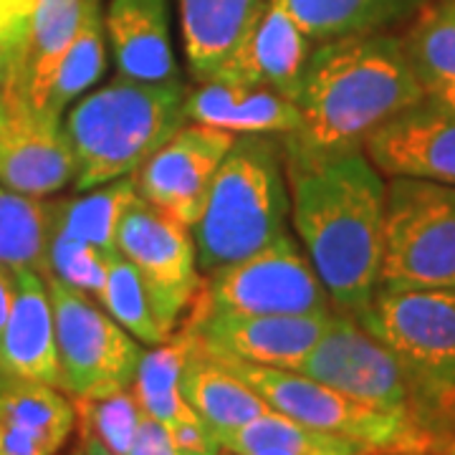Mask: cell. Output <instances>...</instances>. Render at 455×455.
<instances>
[{"instance_id": "1", "label": "cell", "mask_w": 455, "mask_h": 455, "mask_svg": "<svg viewBox=\"0 0 455 455\" xmlns=\"http://www.w3.org/2000/svg\"><path fill=\"white\" fill-rule=\"evenodd\" d=\"M283 163L299 243L337 311L362 316L379 289L387 182L364 149Z\"/></svg>"}, {"instance_id": "2", "label": "cell", "mask_w": 455, "mask_h": 455, "mask_svg": "<svg viewBox=\"0 0 455 455\" xmlns=\"http://www.w3.org/2000/svg\"><path fill=\"white\" fill-rule=\"evenodd\" d=\"M425 97L392 31L344 36L314 44L293 92L299 127L278 137L286 160L362 149L395 114Z\"/></svg>"}, {"instance_id": "3", "label": "cell", "mask_w": 455, "mask_h": 455, "mask_svg": "<svg viewBox=\"0 0 455 455\" xmlns=\"http://www.w3.org/2000/svg\"><path fill=\"white\" fill-rule=\"evenodd\" d=\"M190 86L116 76L68 112L64 130L76 160V190L134 175L188 122Z\"/></svg>"}, {"instance_id": "4", "label": "cell", "mask_w": 455, "mask_h": 455, "mask_svg": "<svg viewBox=\"0 0 455 455\" xmlns=\"http://www.w3.org/2000/svg\"><path fill=\"white\" fill-rule=\"evenodd\" d=\"M291 196L278 137L241 134L212 180L208 205L193 228L197 268L211 276L289 230Z\"/></svg>"}, {"instance_id": "5", "label": "cell", "mask_w": 455, "mask_h": 455, "mask_svg": "<svg viewBox=\"0 0 455 455\" xmlns=\"http://www.w3.org/2000/svg\"><path fill=\"white\" fill-rule=\"evenodd\" d=\"M357 319L390 349L418 425L455 445V291L379 286Z\"/></svg>"}, {"instance_id": "6", "label": "cell", "mask_w": 455, "mask_h": 455, "mask_svg": "<svg viewBox=\"0 0 455 455\" xmlns=\"http://www.w3.org/2000/svg\"><path fill=\"white\" fill-rule=\"evenodd\" d=\"M218 359L276 412L296 423L309 425L314 430L352 440L372 455H435L455 448L440 443L410 418L364 405L307 374L278 367H260L241 359Z\"/></svg>"}, {"instance_id": "7", "label": "cell", "mask_w": 455, "mask_h": 455, "mask_svg": "<svg viewBox=\"0 0 455 455\" xmlns=\"http://www.w3.org/2000/svg\"><path fill=\"white\" fill-rule=\"evenodd\" d=\"M379 286L455 291V185L390 178Z\"/></svg>"}, {"instance_id": "8", "label": "cell", "mask_w": 455, "mask_h": 455, "mask_svg": "<svg viewBox=\"0 0 455 455\" xmlns=\"http://www.w3.org/2000/svg\"><path fill=\"white\" fill-rule=\"evenodd\" d=\"M188 311L316 314L331 311V299L307 251L286 230L256 253L203 276Z\"/></svg>"}, {"instance_id": "9", "label": "cell", "mask_w": 455, "mask_h": 455, "mask_svg": "<svg viewBox=\"0 0 455 455\" xmlns=\"http://www.w3.org/2000/svg\"><path fill=\"white\" fill-rule=\"evenodd\" d=\"M56 322L61 387L71 397H104L130 390L145 349L92 296L46 278Z\"/></svg>"}, {"instance_id": "10", "label": "cell", "mask_w": 455, "mask_h": 455, "mask_svg": "<svg viewBox=\"0 0 455 455\" xmlns=\"http://www.w3.org/2000/svg\"><path fill=\"white\" fill-rule=\"evenodd\" d=\"M116 251L140 274L157 322L172 337L203 283L193 230L137 197L119 223Z\"/></svg>"}, {"instance_id": "11", "label": "cell", "mask_w": 455, "mask_h": 455, "mask_svg": "<svg viewBox=\"0 0 455 455\" xmlns=\"http://www.w3.org/2000/svg\"><path fill=\"white\" fill-rule=\"evenodd\" d=\"M293 372L307 374L364 405L415 420L405 377L390 349L347 311H331L322 339Z\"/></svg>"}, {"instance_id": "12", "label": "cell", "mask_w": 455, "mask_h": 455, "mask_svg": "<svg viewBox=\"0 0 455 455\" xmlns=\"http://www.w3.org/2000/svg\"><path fill=\"white\" fill-rule=\"evenodd\" d=\"M182 331L200 349L215 357H230L299 370V364L322 339L331 311L316 314H235V311H188Z\"/></svg>"}, {"instance_id": "13", "label": "cell", "mask_w": 455, "mask_h": 455, "mask_svg": "<svg viewBox=\"0 0 455 455\" xmlns=\"http://www.w3.org/2000/svg\"><path fill=\"white\" fill-rule=\"evenodd\" d=\"M76 180L64 122L33 109L11 82L0 94V188L49 197Z\"/></svg>"}, {"instance_id": "14", "label": "cell", "mask_w": 455, "mask_h": 455, "mask_svg": "<svg viewBox=\"0 0 455 455\" xmlns=\"http://www.w3.org/2000/svg\"><path fill=\"white\" fill-rule=\"evenodd\" d=\"M235 134L185 122L137 172V193L190 230L208 205L212 180Z\"/></svg>"}, {"instance_id": "15", "label": "cell", "mask_w": 455, "mask_h": 455, "mask_svg": "<svg viewBox=\"0 0 455 455\" xmlns=\"http://www.w3.org/2000/svg\"><path fill=\"white\" fill-rule=\"evenodd\" d=\"M362 149L382 178L455 185V109L425 94L379 124Z\"/></svg>"}, {"instance_id": "16", "label": "cell", "mask_w": 455, "mask_h": 455, "mask_svg": "<svg viewBox=\"0 0 455 455\" xmlns=\"http://www.w3.org/2000/svg\"><path fill=\"white\" fill-rule=\"evenodd\" d=\"M311 49L314 41L301 31L283 0H263L251 26L208 82L266 86L293 99Z\"/></svg>"}, {"instance_id": "17", "label": "cell", "mask_w": 455, "mask_h": 455, "mask_svg": "<svg viewBox=\"0 0 455 455\" xmlns=\"http://www.w3.org/2000/svg\"><path fill=\"white\" fill-rule=\"evenodd\" d=\"M16 299L0 334V372L64 390L49 283L28 268L16 271Z\"/></svg>"}, {"instance_id": "18", "label": "cell", "mask_w": 455, "mask_h": 455, "mask_svg": "<svg viewBox=\"0 0 455 455\" xmlns=\"http://www.w3.org/2000/svg\"><path fill=\"white\" fill-rule=\"evenodd\" d=\"M74 427L64 390L0 372V455H59Z\"/></svg>"}, {"instance_id": "19", "label": "cell", "mask_w": 455, "mask_h": 455, "mask_svg": "<svg viewBox=\"0 0 455 455\" xmlns=\"http://www.w3.org/2000/svg\"><path fill=\"white\" fill-rule=\"evenodd\" d=\"M104 31L116 76L137 82L180 79L170 36V0H109Z\"/></svg>"}, {"instance_id": "20", "label": "cell", "mask_w": 455, "mask_h": 455, "mask_svg": "<svg viewBox=\"0 0 455 455\" xmlns=\"http://www.w3.org/2000/svg\"><path fill=\"white\" fill-rule=\"evenodd\" d=\"M188 122L241 134L286 137L299 127V109L291 97L266 86L230 82H200L185 99Z\"/></svg>"}, {"instance_id": "21", "label": "cell", "mask_w": 455, "mask_h": 455, "mask_svg": "<svg viewBox=\"0 0 455 455\" xmlns=\"http://www.w3.org/2000/svg\"><path fill=\"white\" fill-rule=\"evenodd\" d=\"M89 0H36L18 44L11 79L18 94L44 112L56 66L79 33Z\"/></svg>"}, {"instance_id": "22", "label": "cell", "mask_w": 455, "mask_h": 455, "mask_svg": "<svg viewBox=\"0 0 455 455\" xmlns=\"http://www.w3.org/2000/svg\"><path fill=\"white\" fill-rule=\"evenodd\" d=\"M180 392L215 438L274 410L220 359L200 349L193 337L180 374Z\"/></svg>"}, {"instance_id": "23", "label": "cell", "mask_w": 455, "mask_h": 455, "mask_svg": "<svg viewBox=\"0 0 455 455\" xmlns=\"http://www.w3.org/2000/svg\"><path fill=\"white\" fill-rule=\"evenodd\" d=\"M263 0H180V26L196 82H208L243 36Z\"/></svg>"}, {"instance_id": "24", "label": "cell", "mask_w": 455, "mask_h": 455, "mask_svg": "<svg viewBox=\"0 0 455 455\" xmlns=\"http://www.w3.org/2000/svg\"><path fill=\"white\" fill-rule=\"evenodd\" d=\"M427 0H283L314 44L390 31L407 23Z\"/></svg>"}, {"instance_id": "25", "label": "cell", "mask_w": 455, "mask_h": 455, "mask_svg": "<svg viewBox=\"0 0 455 455\" xmlns=\"http://www.w3.org/2000/svg\"><path fill=\"white\" fill-rule=\"evenodd\" d=\"M215 440L228 455H372L352 440L314 430L276 410Z\"/></svg>"}, {"instance_id": "26", "label": "cell", "mask_w": 455, "mask_h": 455, "mask_svg": "<svg viewBox=\"0 0 455 455\" xmlns=\"http://www.w3.org/2000/svg\"><path fill=\"white\" fill-rule=\"evenodd\" d=\"M59 200L31 197L0 188V268L49 276V245Z\"/></svg>"}, {"instance_id": "27", "label": "cell", "mask_w": 455, "mask_h": 455, "mask_svg": "<svg viewBox=\"0 0 455 455\" xmlns=\"http://www.w3.org/2000/svg\"><path fill=\"white\" fill-rule=\"evenodd\" d=\"M403 49L425 94L455 86V0H427L407 20Z\"/></svg>"}, {"instance_id": "28", "label": "cell", "mask_w": 455, "mask_h": 455, "mask_svg": "<svg viewBox=\"0 0 455 455\" xmlns=\"http://www.w3.org/2000/svg\"><path fill=\"white\" fill-rule=\"evenodd\" d=\"M190 352V334L180 329L170 339L157 344L140 359V367L132 382V392L147 418L164 427L197 418L196 410L185 403L180 392V374Z\"/></svg>"}, {"instance_id": "29", "label": "cell", "mask_w": 455, "mask_h": 455, "mask_svg": "<svg viewBox=\"0 0 455 455\" xmlns=\"http://www.w3.org/2000/svg\"><path fill=\"white\" fill-rule=\"evenodd\" d=\"M86 196L59 200L56 205V228L66 235L79 238L84 243L94 245L101 253L116 251V230L130 211V205L140 197L134 175L112 180L92 190Z\"/></svg>"}, {"instance_id": "30", "label": "cell", "mask_w": 455, "mask_h": 455, "mask_svg": "<svg viewBox=\"0 0 455 455\" xmlns=\"http://www.w3.org/2000/svg\"><path fill=\"white\" fill-rule=\"evenodd\" d=\"M107 68V31L99 0L86 3L79 33L74 36L71 46L64 53L61 64L56 66V74L51 79L49 94L44 101V114L61 119L64 109L74 99L84 94L89 86L99 82V76Z\"/></svg>"}, {"instance_id": "31", "label": "cell", "mask_w": 455, "mask_h": 455, "mask_svg": "<svg viewBox=\"0 0 455 455\" xmlns=\"http://www.w3.org/2000/svg\"><path fill=\"white\" fill-rule=\"evenodd\" d=\"M97 301L99 307L107 311L116 324L124 326L137 341L157 347L170 339V334L160 326L152 311L142 278L119 251L107 253V276H104V286Z\"/></svg>"}, {"instance_id": "32", "label": "cell", "mask_w": 455, "mask_h": 455, "mask_svg": "<svg viewBox=\"0 0 455 455\" xmlns=\"http://www.w3.org/2000/svg\"><path fill=\"white\" fill-rule=\"evenodd\" d=\"M76 407V423L82 433H89L114 455L130 453L145 418L134 392L119 390L104 397H71Z\"/></svg>"}, {"instance_id": "33", "label": "cell", "mask_w": 455, "mask_h": 455, "mask_svg": "<svg viewBox=\"0 0 455 455\" xmlns=\"http://www.w3.org/2000/svg\"><path fill=\"white\" fill-rule=\"evenodd\" d=\"M49 276L64 281L97 301L107 276V253L53 228L49 245Z\"/></svg>"}, {"instance_id": "34", "label": "cell", "mask_w": 455, "mask_h": 455, "mask_svg": "<svg viewBox=\"0 0 455 455\" xmlns=\"http://www.w3.org/2000/svg\"><path fill=\"white\" fill-rule=\"evenodd\" d=\"M127 455H178V451H175L172 440L167 435L164 425L145 415Z\"/></svg>"}, {"instance_id": "35", "label": "cell", "mask_w": 455, "mask_h": 455, "mask_svg": "<svg viewBox=\"0 0 455 455\" xmlns=\"http://www.w3.org/2000/svg\"><path fill=\"white\" fill-rule=\"evenodd\" d=\"M33 5H36V0H0V38L18 46Z\"/></svg>"}, {"instance_id": "36", "label": "cell", "mask_w": 455, "mask_h": 455, "mask_svg": "<svg viewBox=\"0 0 455 455\" xmlns=\"http://www.w3.org/2000/svg\"><path fill=\"white\" fill-rule=\"evenodd\" d=\"M16 271L11 268H0V334H3V326L8 322V314L13 307V299H16Z\"/></svg>"}, {"instance_id": "37", "label": "cell", "mask_w": 455, "mask_h": 455, "mask_svg": "<svg viewBox=\"0 0 455 455\" xmlns=\"http://www.w3.org/2000/svg\"><path fill=\"white\" fill-rule=\"evenodd\" d=\"M18 46H13L11 41L0 38V94L5 89V82L11 79V68H13V59H16Z\"/></svg>"}, {"instance_id": "38", "label": "cell", "mask_w": 455, "mask_h": 455, "mask_svg": "<svg viewBox=\"0 0 455 455\" xmlns=\"http://www.w3.org/2000/svg\"><path fill=\"white\" fill-rule=\"evenodd\" d=\"M79 453L82 455H114L109 453L101 443H99L94 435H89V433H82V448H79Z\"/></svg>"}, {"instance_id": "39", "label": "cell", "mask_w": 455, "mask_h": 455, "mask_svg": "<svg viewBox=\"0 0 455 455\" xmlns=\"http://www.w3.org/2000/svg\"><path fill=\"white\" fill-rule=\"evenodd\" d=\"M427 97L438 99V101H443L445 107L455 109V86H453V89H445V92H440V94H427Z\"/></svg>"}, {"instance_id": "40", "label": "cell", "mask_w": 455, "mask_h": 455, "mask_svg": "<svg viewBox=\"0 0 455 455\" xmlns=\"http://www.w3.org/2000/svg\"><path fill=\"white\" fill-rule=\"evenodd\" d=\"M435 455H455V448H451V451H440V453Z\"/></svg>"}, {"instance_id": "41", "label": "cell", "mask_w": 455, "mask_h": 455, "mask_svg": "<svg viewBox=\"0 0 455 455\" xmlns=\"http://www.w3.org/2000/svg\"><path fill=\"white\" fill-rule=\"evenodd\" d=\"M74 455H82V453H79V451H76V453H74Z\"/></svg>"}, {"instance_id": "42", "label": "cell", "mask_w": 455, "mask_h": 455, "mask_svg": "<svg viewBox=\"0 0 455 455\" xmlns=\"http://www.w3.org/2000/svg\"><path fill=\"white\" fill-rule=\"evenodd\" d=\"M223 455H228V453H223Z\"/></svg>"}]
</instances>
